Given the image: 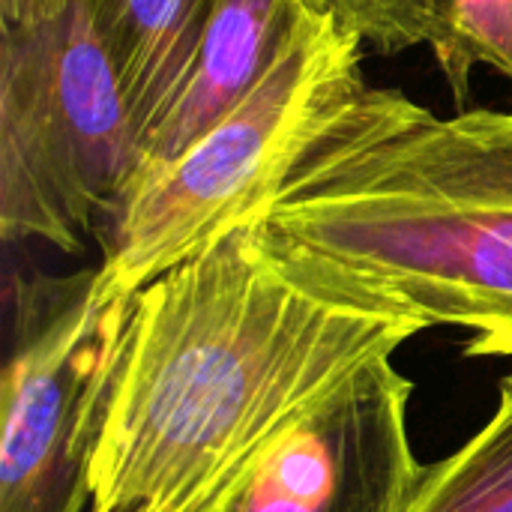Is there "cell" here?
Listing matches in <instances>:
<instances>
[{
  "mask_svg": "<svg viewBox=\"0 0 512 512\" xmlns=\"http://www.w3.org/2000/svg\"><path fill=\"white\" fill-rule=\"evenodd\" d=\"M135 132L90 0L0 15V234L78 252L120 204Z\"/></svg>",
  "mask_w": 512,
  "mask_h": 512,
  "instance_id": "obj_4",
  "label": "cell"
},
{
  "mask_svg": "<svg viewBox=\"0 0 512 512\" xmlns=\"http://www.w3.org/2000/svg\"><path fill=\"white\" fill-rule=\"evenodd\" d=\"M411 393L393 357L366 363L261 456L225 512H399L423 471Z\"/></svg>",
  "mask_w": 512,
  "mask_h": 512,
  "instance_id": "obj_6",
  "label": "cell"
},
{
  "mask_svg": "<svg viewBox=\"0 0 512 512\" xmlns=\"http://www.w3.org/2000/svg\"><path fill=\"white\" fill-rule=\"evenodd\" d=\"M213 6L216 0H90L132 120L135 153L180 90Z\"/></svg>",
  "mask_w": 512,
  "mask_h": 512,
  "instance_id": "obj_8",
  "label": "cell"
},
{
  "mask_svg": "<svg viewBox=\"0 0 512 512\" xmlns=\"http://www.w3.org/2000/svg\"><path fill=\"white\" fill-rule=\"evenodd\" d=\"M360 45L324 15L234 111L126 195L93 282L99 306L249 225L366 87Z\"/></svg>",
  "mask_w": 512,
  "mask_h": 512,
  "instance_id": "obj_3",
  "label": "cell"
},
{
  "mask_svg": "<svg viewBox=\"0 0 512 512\" xmlns=\"http://www.w3.org/2000/svg\"><path fill=\"white\" fill-rule=\"evenodd\" d=\"M249 231L321 300L512 357V111L363 87Z\"/></svg>",
  "mask_w": 512,
  "mask_h": 512,
  "instance_id": "obj_2",
  "label": "cell"
},
{
  "mask_svg": "<svg viewBox=\"0 0 512 512\" xmlns=\"http://www.w3.org/2000/svg\"><path fill=\"white\" fill-rule=\"evenodd\" d=\"M399 512H512V375L489 423L453 456L423 465Z\"/></svg>",
  "mask_w": 512,
  "mask_h": 512,
  "instance_id": "obj_9",
  "label": "cell"
},
{
  "mask_svg": "<svg viewBox=\"0 0 512 512\" xmlns=\"http://www.w3.org/2000/svg\"><path fill=\"white\" fill-rule=\"evenodd\" d=\"M417 333L309 294L249 225L228 231L126 303L90 512H225L309 408Z\"/></svg>",
  "mask_w": 512,
  "mask_h": 512,
  "instance_id": "obj_1",
  "label": "cell"
},
{
  "mask_svg": "<svg viewBox=\"0 0 512 512\" xmlns=\"http://www.w3.org/2000/svg\"><path fill=\"white\" fill-rule=\"evenodd\" d=\"M321 18L315 0H216L180 90L138 144L123 198L234 111Z\"/></svg>",
  "mask_w": 512,
  "mask_h": 512,
  "instance_id": "obj_7",
  "label": "cell"
},
{
  "mask_svg": "<svg viewBox=\"0 0 512 512\" xmlns=\"http://www.w3.org/2000/svg\"><path fill=\"white\" fill-rule=\"evenodd\" d=\"M432 51L456 102H465L477 63L512 81V0H444V24Z\"/></svg>",
  "mask_w": 512,
  "mask_h": 512,
  "instance_id": "obj_10",
  "label": "cell"
},
{
  "mask_svg": "<svg viewBox=\"0 0 512 512\" xmlns=\"http://www.w3.org/2000/svg\"><path fill=\"white\" fill-rule=\"evenodd\" d=\"M96 270L33 285L3 369L0 512H84L129 297L99 306Z\"/></svg>",
  "mask_w": 512,
  "mask_h": 512,
  "instance_id": "obj_5",
  "label": "cell"
},
{
  "mask_svg": "<svg viewBox=\"0 0 512 512\" xmlns=\"http://www.w3.org/2000/svg\"><path fill=\"white\" fill-rule=\"evenodd\" d=\"M315 6L384 54L432 48L444 24V0H315Z\"/></svg>",
  "mask_w": 512,
  "mask_h": 512,
  "instance_id": "obj_11",
  "label": "cell"
}]
</instances>
